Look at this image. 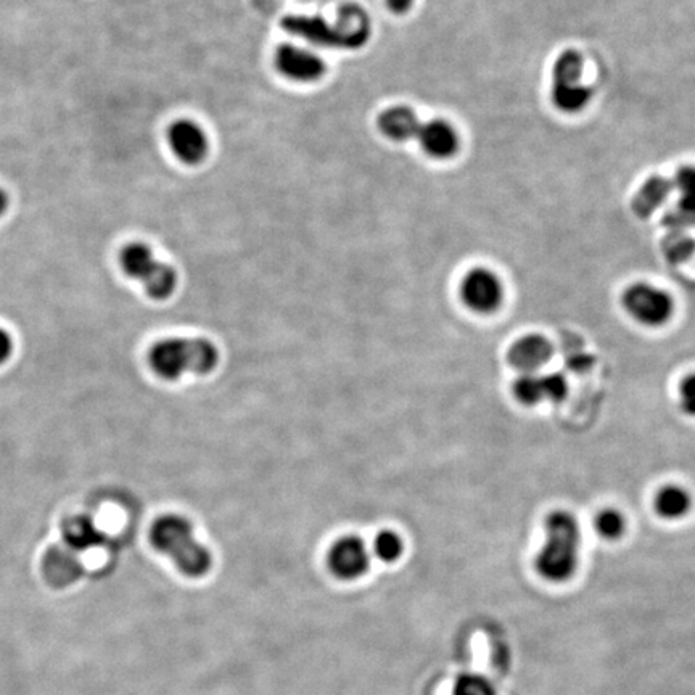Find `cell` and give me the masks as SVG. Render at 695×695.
<instances>
[{
    "label": "cell",
    "mask_w": 695,
    "mask_h": 695,
    "mask_svg": "<svg viewBox=\"0 0 695 695\" xmlns=\"http://www.w3.org/2000/svg\"><path fill=\"white\" fill-rule=\"evenodd\" d=\"M282 29L314 46L343 50L361 49L372 33L371 20L358 4L343 5L334 23L321 17L290 15L282 20Z\"/></svg>",
    "instance_id": "1"
},
{
    "label": "cell",
    "mask_w": 695,
    "mask_h": 695,
    "mask_svg": "<svg viewBox=\"0 0 695 695\" xmlns=\"http://www.w3.org/2000/svg\"><path fill=\"white\" fill-rule=\"evenodd\" d=\"M580 525L567 510H556L546 519V544L536 557V570L544 580L564 583L578 567Z\"/></svg>",
    "instance_id": "2"
},
{
    "label": "cell",
    "mask_w": 695,
    "mask_h": 695,
    "mask_svg": "<svg viewBox=\"0 0 695 695\" xmlns=\"http://www.w3.org/2000/svg\"><path fill=\"white\" fill-rule=\"evenodd\" d=\"M153 546L165 556L171 557L184 575L200 578L210 572V551L198 543L194 528L182 517L165 515L153 523L150 531Z\"/></svg>",
    "instance_id": "3"
},
{
    "label": "cell",
    "mask_w": 695,
    "mask_h": 695,
    "mask_svg": "<svg viewBox=\"0 0 695 695\" xmlns=\"http://www.w3.org/2000/svg\"><path fill=\"white\" fill-rule=\"evenodd\" d=\"M216 346L203 338H169L153 346L150 366L161 379L176 380L186 372L208 374L218 366Z\"/></svg>",
    "instance_id": "4"
},
{
    "label": "cell",
    "mask_w": 695,
    "mask_h": 695,
    "mask_svg": "<svg viewBox=\"0 0 695 695\" xmlns=\"http://www.w3.org/2000/svg\"><path fill=\"white\" fill-rule=\"evenodd\" d=\"M121 266L129 277L139 280L155 300H166L173 295L177 285L176 271L158 261L144 243H129L121 251Z\"/></svg>",
    "instance_id": "5"
},
{
    "label": "cell",
    "mask_w": 695,
    "mask_h": 695,
    "mask_svg": "<svg viewBox=\"0 0 695 695\" xmlns=\"http://www.w3.org/2000/svg\"><path fill=\"white\" fill-rule=\"evenodd\" d=\"M583 57L576 50H565L552 71V102L560 112L578 113L588 107L593 91L581 83Z\"/></svg>",
    "instance_id": "6"
},
{
    "label": "cell",
    "mask_w": 695,
    "mask_h": 695,
    "mask_svg": "<svg viewBox=\"0 0 695 695\" xmlns=\"http://www.w3.org/2000/svg\"><path fill=\"white\" fill-rule=\"evenodd\" d=\"M621 301L626 313L646 327L665 325L673 316V300L670 295L652 285H631L626 288Z\"/></svg>",
    "instance_id": "7"
},
{
    "label": "cell",
    "mask_w": 695,
    "mask_h": 695,
    "mask_svg": "<svg viewBox=\"0 0 695 695\" xmlns=\"http://www.w3.org/2000/svg\"><path fill=\"white\" fill-rule=\"evenodd\" d=\"M461 297L473 313L491 314L501 306L504 290L496 274L478 268L472 269L462 280Z\"/></svg>",
    "instance_id": "8"
},
{
    "label": "cell",
    "mask_w": 695,
    "mask_h": 695,
    "mask_svg": "<svg viewBox=\"0 0 695 695\" xmlns=\"http://www.w3.org/2000/svg\"><path fill=\"white\" fill-rule=\"evenodd\" d=\"M276 68L280 75L297 83H316L325 75V62L313 50L284 44L276 52Z\"/></svg>",
    "instance_id": "9"
},
{
    "label": "cell",
    "mask_w": 695,
    "mask_h": 695,
    "mask_svg": "<svg viewBox=\"0 0 695 695\" xmlns=\"http://www.w3.org/2000/svg\"><path fill=\"white\" fill-rule=\"evenodd\" d=\"M514 396L525 406L560 403L568 393L567 380L560 374H522L515 380Z\"/></svg>",
    "instance_id": "10"
},
{
    "label": "cell",
    "mask_w": 695,
    "mask_h": 695,
    "mask_svg": "<svg viewBox=\"0 0 695 695\" xmlns=\"http://www.w3.org/2000/svg\"><path fill=\"white\" fill-rule=\"evenodd\" d=\"M168 142L174 155L186 165L202 163L210 150V142L202 126L190 120H179L171 124Z\"/></svg>",
    "instance_id": "11"
},
{
    "label": "cell",
    "mask_w": 695,
    "mask_h": 695,
    "mask_svg": "<svg viewBox=\"0 0 695 695\" xmlns=\"http://www.w3.org/2000/svg\"><path fill=\"white\" fill-rule=\"evenodd\" d=\"M329 567L340 580H358L369 568V552L362 539L346 536L338 539L329 552Z\"/></svg>",
    "instance_id": "12"
},
{
    "label": "cell",
    "mask_w": 695,
    "mask_h": 695,
    "mask_svg": "<svg viewBox=\"0 0 695 695\" xmlns=\"http://www.w3.org/2000/svg\"><path fill=\"white\" fill-rule=\"evenodd\" d=\"M673 189L678 192L675 208L663 218V224L673 231L695 226V168L678 169L673 179Z\"/></svg>",
    "instance_id": "13"
},
{
    "label": "cell",
    "mask_w": 695,
    "mask_h": 695,
    "mask_svg": "<svg viewBox=\"0 0 695 695\" xmlns=\"http://www.w3.org/2000/svg\"><path fill=\"white\" fill-rule=\"evenodd\" d=\"M552 345L541 335H527L510 346L507 361L515 371L522 374H535L546 366L552 356Z\"/></svg>",
    "instance_id": "14"
},
{
    "label": "cell",
    "mask_w": 695,
    "mask_h": 695,
    "mask_svg": "<svg viewBox=\"0 0 695 695\" xmlns=\"http://www.w3.org/2000/svg\"><path fill=\"white\" fill-rule=\"evenodd\" d=\"M417 139L428 157L436 158V160L454 157V153L459 149L457 132L451 124L443 120H433L422 124Z\"/></svg>",
    "instance_id": "15"
},
{
    "label": "cell",
    "mask_w": 695,
    "mask_h": 695,
    "mask_svg": "<svg viewBox=\"0 0 695 695\" xmlns=\"http://www.w3.org/2000/svg\"><path fill=\"white\" fill-rule=\"evenodd\" d=\"M420 123L416 113L408 107H391L379 116V129L383 136L395 142H408L419 134Z\"/></svg>",
    "instance_id": "16"
},
{
    "label": "cell",
    "mask_w": 695,
    "mask_h": 695,
    "mask_svg": "<svg viewBox=\"0 0 695 695\" xmlns=\"http://www.w3.org/2000/svg\"><path fill=\"white\" fill-rule=\"evenodd\" d=\"M673 190H675L673 181L667 177H650L633 198L631 206H633L634 214L639 218H649L650 214H654L663 203L667 202Z\"/></svg>",
    "instance_id": "17"
},
{
    "label": "cell",
    "mask_w": 695,
    "mask_h": 695,
    "mask_svg": "<svg viewBox=\"0 0 695 695\" xmlns=\"http://www.w3.org/2000/svg\"><path fill=\"white\" fill-rule=\"evenodd\" d=\"M44 568H46L49 580L58 584L71 583L81 573V564L70 547H54L52 551H49Z\"/></svg>",
    "instance_id": "18"
},
{
    "label": "cell",
    "mask_w": 695,
    "mask_h": 695,
    "mask_svg": "<svg viewBox=\"0 0 695 695\" xmlns=\"http://www.w3.org/2000/svg\"><path fill=\"white\" fill-rule=\"evenodd\" d=\"M691 496L678 485H667L655 494L654 507L658 517L665 520L683 519L691 510Z\"/></svg>",
    "instance_id": "19"
},
{
    "label": "cell",
    "mask_w": 695,
    "mask_h": 695,
    "mask_svg": "<svg viewBox=\"0 0 695 695\" xmlns=\"http://www.w3.org/2000/svg\"><path fill=\"white\" fill-rule=\"evenodd\" d=\"M63 538L71 551H83L100 543L99 528L86 515H75L63 523Z\"/></svg>",
    "instance_id": "20"
},
{
    "label": "cell",
    "mask_w": 695,
    "mask_h": 695,
    "mask_svg": "<svg viewBox=\"0 0 695 695\" xmlns=\"http://www.w3.org/2000/svg\"><path fill=\"white\" fill-rule=\"evenodd\" d=\"M596 530L602 538L609 541L620 539L626 530L625 517L615 509L601 510L596 517Z\"/></svg>",
    "instance_id": "21"
},
{
    "label": "cell",
    "mask_w": 695,
    "mask_h": 695,
    "mask_svg": "<svg viewBox=\"0 0 695 695\" xmlns=\"http://www.w3.org/2000/svg\"><path fill=\"white\" fill-rule=\"evenodd\" d=\"M375 554L383 562H396L403 556V539L399 538L393 531H382L374 543Z\"/></svg>",
    "instance_id": "22"
},
{
    "label": "cell",
    "mask_w": 695,
    "mask_h": 695,
    "mask_svg": "<svg viewBox=\"0 0 695 695\" xmlns=\"http://www.w3.org/2000/svg\"><path fill=\"white\" fill-rule=\"evenodd\" d=\"M454 695H494V689L486 679L467 675L457 681Z\"/></svg>",
    "instance_id": "23"
},
{
    "label": "cell",
    "mask_w": 695,
    "mask_h": 695,
    "mask_svg": "<svg viewBox=\"0 0 695 695\" xmlns=\"http://www.w3.org/2000/svg\"><path fill=\"white\" fill-rule=\"evenodd\" d=\"M679 406L686 416L695 417V374L689 375L679 387Z\"/></svg>",
    "instance_id": "24"
},
{
    "label": "cell",
    "mask_w": 695,
    "mask_h": 695,
    "mask_svg": "<svg viewBox=\"0 0 695 695\" xmlns=\"http://www.w3.org/2000/svg\"><path fill=\"white\" fill-rule=\"evenodd\" d=\"M13 353V340L9 332L0 329V364H4Z\"/></svg>",
    "instance_id": "25"
},
{
    "label": "cell",
    "mask_w": 695,
    "mask_h": 695,
    "mask_svg": "<svg viewBox=\"0 0 695 695\" xmlns=\"http://www.w3.org/2000/svg\"><path fill=\"white\" fill-rule=\"evenodd\" d=\"M391 12L406 13L414 5V0H385Z\"/></svg>",
    "instance_id": "26"
},
{
    "label": "cell",
    "mask_w": 695,
    "mask_h": 695,
    "mask_svg": "<svg viewBox=\"0 0 695 695\" xmlns=\"http://www.w3.org/2000/svg\"><path fill=\"white\" fill-rule=\"evenodd\" d=\"M7 208H9V197L4 190L0 189V216L7 211Z\"/></svg>",
    "instance_id": "27"
},
{
    "label": "cell",
    "mask_w": 695,
    "mask_h": 695,
    "mask_svg": "<svg viewBox=\"0 0 695 695\" xmlns=\"http://www.w3.org/2000/svg\"><path fill=\"white\" fill-rule=\"evenodd\" d=\"M277 2H279V0H255V4L263 10L272 9Z\"/></svg>",
    "instance_id": "28"
}]
</instances>
